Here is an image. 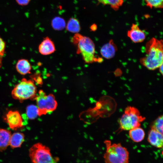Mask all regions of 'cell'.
<instances>
[{
	"label": "cell",
	"instance_id": "1",
	"mask_svg": "<svg viewBox=\"0 0 163 163\" xmlns=\"http://www.w3.org/2000/svg\"><path fill=\"white\" fill-rule=\"evenodd\" d=\"M145 53L140 59L141 63L150 70L158 68L163 60V40L151 39L146 44Z\"/></svg>",
	"mask_w": 163,
	"mask_h": 163
},
{
	"label": "cell",
	"instance_id": "2",
	"mask_svg": "<svg viewBox=\"0 0 163 163\" xmlns=\"http://www.w3.org/2000/svg\"><path fill=\"white\" fill-rule=\"evenodd\" d=\"M106 150L103 155L105 163H129V153L121 143H112L110 140L104 141Z\"/></svg>",
	"mask_w": 163,
	"mask_h": 163
},
{
	"label": "cell",
	"instance_id": "3",
	"mask_svg": "<svg viewBox=\"0 0 163 163\" xmlns=\"http://www.w3.org/2000/svg\"><path fill=\"white\" fill-rule=\"evenodd\" d=\"M72 41L77 46V53L81 55L85 62L91 63L97 60L95 57L94 44L90 38L76 33Z\"/></svg>",
	"mask_w": 163,
	"mask_h": 163
},
{
	"label": "cell",
	"instance_id": "4",
	"mask_svg": "<svg viewBox=\"0 0 163 163\" xmlns=\"http://www.w3.org/2000/svg\"><path fill=\"white\" fill-rule=\"evenodd\" d=\"M145 119L137 108L134 107L127 106L119 120V129L121 131L129 130L140 127L141 123Z\"/></svg>",
	"mask_w": 163,
	"mask_h": 163
},
{
	"label": "cell",
	"instance_id": "5",
	"mask_svg": "<svg viewBox=\"0 0 163 163\" xmlns=\"http://www.w3.org/2000/svg\"><path fill=\"white\" fill-rule=\"evenodd\" d=\"M37 87L31 79L22 78L15 85L11 92L13 98L22 102L28 99H34L37 95Z\"/></svg>",
	"mask_w": 163,
	"mask_h": 163
},
{
	"label": "cell",
	"instance_id": "6",
	"mask_svg": "<svg viewBox=\"0 0 163 163\" xmlns=\"http://www.w3.org/2000/svg\"><path fill=\"white\" fill-rule=\"evenodd\" d=\"M29 156L32 163H58L49 148L40 143L34 144L30 148Z\"/></svg>",
	"mask_w": 163,
	"mask_h": 163
},
{
	"label": "cell",
	"instance_id": "7",
	"mask_svg": "<svg viewBox=\"0 0 163 163\" xmlns=\"http://www.w3.org/2000/svg\"><path fill=\"white\" fill-rule=\"evenodd\" d=\"M34 100L36 101L39 116L53 111L57 106L55 96L51 94L47 95L42 90L39 91Z\"/></svg>",
	"mask_w": 163,
	"mask_h": 163
},
{
	"label": "cell",
	"instance_id": "8",
	"mask_svg": "<svg viewBox=\"0 0 163 163\" xmlns=\"http://www.w3.org/2000/svg\"><path fill=\"white\" fill-rule=\"evenodd\" d=\"M4 120L12 129L16 130L23 126L22 117L18 111H9L5 116Z\"/></svg>",
	"mask_w": 163,
	"mask_h": 163
},
{
	"label": "cell",
	"instance_id": "9",
	"mask_svg": "<svg viewBox=\"0 0 163 163\" xmlns=\"http://www.w3.org/2000/svg\"><path fill=\"white\" fill-rule=\"evenodd\" d=\"M127 35L131 40L135 43L142 42L145 38V33L139 28L136 24H132L131 29L127 32Z\"/></svg>",
	"mask_w": 163,
	"mask_h": 163
},
{
	"label": "cell",
	"instance_id": "10",
	"mask_svg": "<svg viewBox=\"0 0 163 163\" xmlns=\"http://www.w3.org/2000/svg\"><path fill=\"white\" fill-rule=\"evenodd\" d=\"M148 142L152 146L158 148L163 147V135L157 131L151 129L147 138Z\"/></svg>",
	"mask_w": 163,
	"mask_h": 163
},
{
	"label": "cell",
	"instance_id": "11",
	"mask_svg": "<svg viewBox=\"0 0 163 163\" xmlns=\"http://www.w3.org/2000/svg\"><path fill=\"white\" fill-rule=\"evenodd\" d=\"M39 51L42 55H47L53 53L56 50L53 41L49 37L44 38L39 46Z\"/></svg>",
	"mask_w": 163,
	"mask_h": 163
},
{
	"label": "cell",
	"instance_id": "12",
	"mask_svg": "<svg viewBox=\"0 0 163 163\" xmlns=\"http://www.w3.org/2000/svg\"><path fill=\"white\" fill-rule=\"evenodd\" d=\"M117 48L112 40L104 45L101 48L100 53L102 56L107 59H110L115 55Z\"/></svg>",
	"mask_w": 163,
	"mask_h": 163
},
{
	"label": "cell",
	"instance_id": "13",
	"mask_svg": "<svg viewBox=\"0 0 163 163\" xmlns=\"http://www.w3.org/2000/svg\"><path fill=\"white\" fill-rule=\"evenodd\" d=\"M11 136L10 131L5 129L0 128V151L5 150L9 145Z\"/></svg>",
	"mask_w": 163,
	"mask_h": 163
},
{
	"label": "cell",
	"instance_id": "14",
	"mask_svg": "<svg viewBox=\"0 0 163 163\" xmlns=\"http://www.w3.org/2000/svg\"><path fill=\"white\" fill-rule=\"evenodd\" d=\"M129 131V137L134 142H141L143 140L145 137V132L140 126L134 128Z\"/></svg>",
	"mask_w": 163,
	"mask_h": 163
},
{
	"label": "cell",
	"instance_id": "15",
	"mask_svg": "<svg viewBox=\"0 0 163 163\" xmlns=\"http://www.w3.org/2000/svg\"><path fill=\"white\" fill-rule=\"evenodd\" d=\"M16 68L17 72L20 74L25 75L30 73L31 66L28 60L22 59L18 61Z\"/></svg>",
	"mask_w": 163,
	"mask_h": 163
},
{
	"label": "cell",
	"instance_id": "16",
	"mask_svg": "<svg viewBox=\"0 0 163 163\" xmlns=\"http://www.w3.org/2000/svg\"><path fill=\"white\" fill-rule=\"evenodd\" d=\"M24 140V135L21 133H13L11 136L9 145L12 149L20 147Z\"/></svg>",
	"mask_w": 163,
	"mask_h": 163
},
{
	"label": "cell",
	"instance_id": "17",
	"mask_svg": "<svg viewBox=\"0 0 163 163\" xmlns=\"http://www.w3.org/2000/svg\"><path fill=\"white\" fill-rule=\"evenodd\" d=\"M66 28L68 31L72 33H78L81 29L79 21L75 18H71L68 21Z\"/></svg>",
	"mask_w": 163,
	"mask_h": 163
},
{
	"label": "cell",
	"instance_id": "18",
	"mask_svg": "<svg viewBox=\"0 0 163 163\" xmlns=\"http://www.w3.org/2000/svg\"><path fill=\"white\" fill-rule=\"evenodd\" d=\"M104 5H109L113 9L117 11L123 5V0H97Z\"/></svg>",
	"mask_w": 163,
	"mask_h": 163
},
{
	"label": "cell",
	"instance_id": "19",
	"mask_svg": "<svg viewBox=\"0 0 163 163\" xmlns=\"http://www.w3.org/2000/svg\"><path fill=\"white\" fill-rule=\"evenodd\" d=\"M51 25L53 29L60 30L64 29L66 27L65 20L60 17H56L52 20Z\"/></svg>",
	"mask_w": 163,
	"mask_h": 163
},
{
	"label": "cell",
	"instance_id": "20",
	"mask_svg": "<svg viewBox=\"0 0 163 163\" xmlns=\"http://www.w3.org/2000/svg\"><path fill=\"white\" fill-rule=\"evenodd\" d=\"M151 129H154L163 135V114L159 116L153 122Z\"/></svg>",
	"mask_w": 163,
	"mask_h": 163
},
{
	"label": "cell",
	"instance_id": "21",
	"mask_svg": "<svg viewBox=\"0 0 163 163\" xmlns=\"http://www.w3.org/2000/svg\"><path fill=\"white\" fill-rule=\"evenodd\" d=\"M26 115L30 119H34L38 116L37 106L32 104L28 106L26 108Z\"/></svg>",
	"mask_w": 163,
	"mask_h": 163
},
{
	"label": "cell",
	"instance_id": "22",
	"mask_svg": "<svg viewBox=\"0 0 163 163\" xmlns=\"http://www.w3.org/2000/svg\"><path fill=\"white\" fill-rule=\"evenodd\" d=\"M146 6L151 8H163V0H144Z\"/></svg>",
	"mask_w": 163,
	"mask_h": 163
},
{
	"label": "cell",
	"instance_id": "23",
	"mask_svg": "<svg viewBox=\"0 0 163 163\" xmlns=\"http://www.w3.org/2000/svg\"><path fill=\"white\" fill-rule=\"evenodd\" d=\"M5 43L4 41L0 37V56H3L5 52Z\"/></svg>",
	"mask_w": 163,
	"mask_h": 163
},
{
	"label": "cell",
	"instance_id": "24",
	"mask_svg": "<svg viewBox=\"0 0 163 163\" xmlns=\"http://www.w3.org/2000/svg\"><path fill=\"white\" fill-rule=\"evenodd\" d=\"M16 1L20 5H24L28 4L30 0H16Z\"/></svg>",
	"mask_w": 163,
	"mask_h": 163
},
{
	"label": "cell",
	"instance_id": "25",
	"mask_svg": "<svg viewBox=\"0 0 163 163\" xmlns=\"http://www.w3.org/2000/svg\"><path fill=\"white\" fill-rule=\"evenodd\" d=\"M158 68L160 72L163 76V60Z\"/></svg>",
	"mask_w": 163,
	"mask_h": 163
},
{
	"label": "cell",
	"instance_id": "26",
	"mask_svg": "<svg viewBox=\"0 0 163 163\" xmlns=\"http://www.w3.org/2000/svg\"><path fill=\"white\" fill-rule=\"evenodd\" d=\"M2 56H0V67H1L2 64Z\"/></svg>",
	"mask_w": 163,
	"mask_h": 163
},
{
	"label": "cell",
	"instance_id": "27",
	"mask_svg": "<svg viewBox=\"0 0 163 163\" xmlns=\"http://www.w3.org/2000/svg\"><path fill=\"white\" fill-rule=\"evenodd\" d=\"M161 153H162V155L163 156V150L161 152Z\"/></svg>",
	"mask_w": 163,
	"mask_h": 163
}]
</instances>
